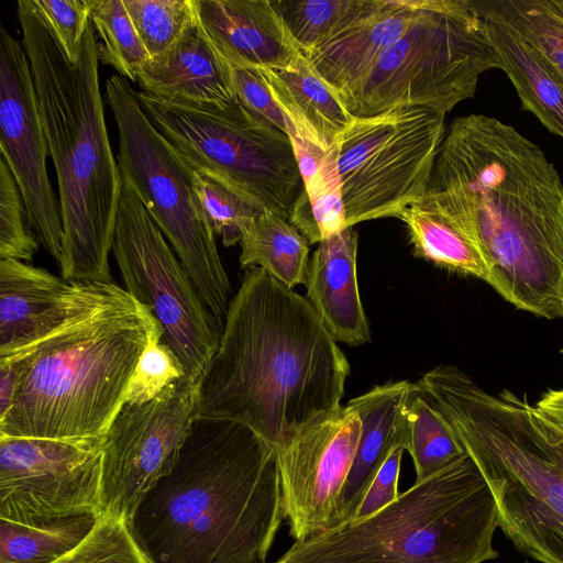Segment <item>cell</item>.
Segmentation results:
<instances>
[{"instance_id":"24","label":"cell","mask_w":563,"mask_h":563,"mask_svg":"<svg viewBox=\"0 0 563 563\" xmlns=\"http://www.w3.org/2000/svg\"><path fill=\"white\" fill-rule=\"evenodd\" d=\"M476 4L500 69L511 80L522 108L563 139V78L512 25L481 1Z\"/></svg>"},{"instance_id":"14","label":"cell","mask_w":563,"mask_h":563,"mask_svg":"<svg viewBox=\"0 0 563 563\" xmlns=\"http://www.w3.org/2000/svg\"><path fill=\"white\" fill-rule=\"evenodd\" d=\"M102 439L0 435V518L36 523L100 516Z\"/></svg>"},{"instance_id":"5","label":"cell","mask_w":563,"mask_h":563,"mask_svg":"<svg viewBox=\"0 0 563 563\" xmlns=\"http://www.w3.org/2000/svg\"><path fill=\"white\" fill-rule=\"evenodd\" d=\"M417 385L486 479L498 529L522 554L563 563V430L526 395L489 394L454 365L437 366Z\"/></svg>"},{"instance_id":"25","label":"cell","mask_w":563,"mask_h":563,"mask_svg":"<svg viewBox=\"0 0 563 563\" xmlns=\"http://www.w3.org/2000/svg\"><path fill=\"white\" fill-rule=\"evenodd\" d=\"M240 245L242 268L260 267L289 288L306 284L309 242L288 219L262 212Z\"/></svg>"},{"instance_id":"16","label":"cell","mask_w":563,"mask_h":563,"mask_svg":"<svg viewBox=\"0 0 563 563\" xmlns=\"http://www.w3.org/2000/svg\"><path fill=\"white\" fill-rule=\"evenodd\" d=\"M0 150L24 200L29 224L57 262L63 252L60 206L48 178L47 143L22 41L0 25Z\"/></svg>"},{"instance_id":"31","label":"cell","mask_w":563,"mask_h":563,"mask_svg":"<svg viewBox=\"0 0 563 563\" xmlns=\"http://www.w3.org/2000/svg\"><path fill=\"white\" fill-rule=\"evenodd\" d=\"M90 22L98 42L99 60L137 82L139 74L150 59L123 0H92Z\"/></svg>"},{"instance_id":"30","label":"cell","mask_w":563,"mask_h":563,"mask_svg":"<svg viewBox=\"0 0 563 563\" xmlns=\"http://www.w3.org/2000/svg\"><path fill=\"white\" fill-rule=\"evenodd\" d=\"M374 0H273L301 53L308 54L355 22Z\"/></svg>"},{"instance_id":"7","label":"cell","mask_w":563,"mask_h":563,"mask_svg":"<svg viewBox=\"0 0 563 563\" xmlns=\"http://www.w3.org/2000/svg\"><path fill=\"white\" fill-rule=\"evenodd\" d=\"M498 509L472 457L415 484L360 520L295 541L279 563H484L499 552L493 540Z\"/></svg>"},{"instance_id":"11","label":"cell","mask_w":563,"mask_h":563,"mask_svg":"<svg viewBox=\"0 0 563 563\" xmlns=\"http://www.w3.org/2000/svg\"><path fill=\"white\" fill-rule=\"evenodd\" d=\"M445 114L422 107L354 117L336 141L347 228L399 217L429 186Z\"/></svg>"},{"instance_id":"27","label":"cell","mask_w":563,"mask_h":563,"mask_svg":"<svg viewBox=\"0 0 563 563\" xmlns=\"http://www.w3.org/2000/svg\"><path fill=\"white\" fill-rule=\"evenodd\" d=\"M404 449L412 457L416 482L453 464L466 454L449 422L412 383L405 408Z\"/></svg>"},{"instance_id":"23","label":"cell","mask_w":563,"mask_h":563,"mask_svg":"<svg viewBox=\"0 0 563 563\" xmlns=\"http://www.w3.org/2000/svg\"><path fill=\"white\" fill-rule=\"evenodd\" d=\"M288 122V134L328 150L354 117L301 53L284 68H258Z\"/></svg>"},{"instance_id":"35","label":"cell","mask_w":563,"mask_h":563,"mask_svg":"<svg viewBox=\"0 0 563 563\" xmlns=\"http://www.w3.org/2000/svg\"><path fill=\"white\" fill-rule=\"evenodd\" d=\"M184 377L178 356L164 340L162 328L151 313L147 344L137 360L122 406L148 402Z\"/></svg>"},{"instance_id":"9","label":"cell","mask_w":563,"mask_h":563,"mask_svg":"<svg viewBox=\"0 0 563 563\" xmlns=\"http://www.w3.org/2000/svg\"><path fill=\"white\" fill-rule=\"evenodd\" d=\"M106 101L118 128L122 180L168 240L223 328L233 296L216 234L196 191L195 169L148 119L129 79L112 75L106 82Z\"/></svg>"},{"instance_id":"42","label":"cell","mask_w":563,"mask_h":563,"mask_svg":"<svg viewBox=\"0 0 563 563\" xmlns=\"http://www.w3.org/2000/svg\"><path fill=\"white\" fill-rule=\"evenodd\" d=\"M534 407L547 420L563 430V388L547 390Z\"/></svg>"},{"instance_id":"26","label":"cell","mask_w":563,"mask_h":563,"mask_svg":"<svg viewBox=\"0 0 563 563\" xmlns=\"http://www.w3.org/2000/svg\"><path fill=\"white\" fill-rule=\"evenodd\" d=\"M406 224L412 253L448 271L488 282L484 257L443 213L422 200L398 217Z\"/></svg>"},{"instance_id":"40","label":"cell","mask_w":563,"mask_h":563,"mask_svg":"<svg viewBox=\"0 0 563 563\" xmlns=\"http://www.w3.org/2000/svg\"><path fill=\"white\" fill-rule=\"evenodd\" d=\"M405 449L395 448L365 490L351 521L366 519L398 498V481ZM350 522V521H349Z\"/></svg>"},{"instance_id":"15","label":"cell","mask_w":563,"mask_h":563,"mask_svg":"<svg viewBox=\"0 0 563 563\" xmlns=\"http://www.w3.org/2000/svg\"><path fill=\"white\" fill-rule=\"evenodd\" d=\"M361 430L356 411L340 406L303 426L276 452L283 516L295 541L335 527Z\"/></svg>"},{"instance_id":"37","label":"cell","mask_w":563,"mask_h":563,"mask_svg":"<svg viewBox=\"0 0 563 563\" xmlns=\"http://www.w3.org/2000/svg\"><path fill=\"white\" fill-rule=\"evenodd\" d=\"M40 241L31 230L21 190L0 158V260L32 261Z\"/></svg>"},{"instance_id":"10","label":"cell","mask_w":563,"mask_h":563,"mask_svg":"<svg viewBox=\"0 0 563 563\" xmlns=\"http://www.w3.org/2000/svg\"><path fill=\"white\" fill-rule=\"evenodd\" d=\"M156 129L196 170L212 174L262 211L289 220L302 180L287 133L238 100L227 108L194 107L137 91Z\"/></svg>"},{"instance_id":"1","label":"cell","mask_w":563,"mask_h":563,"mask_svg":"<svg viewBox=\"0 0 563 563\" xmlns=\"http://www.w3.org/2000/svg\"><path fill=\"white\" fill-rule=\"evenodd\" d=\"M421 200L478 249L505 300L563 319V183L537 144L496 118L459 117Z\"/></svg>"},{"instance_id":"8","label":"cell","mask_w":563,"mask_h":563,"mask_svg":"<svg viewBox=\"0 0 563 563\" xmlns=\"http://www.w3.org/2000/svg\"><path fill=\"white\" fill-rule=\"evenodd\" d=\"M500 68L476 0H421L412 21L338 98L353 117L422 107L443 114Z\"/></svg>"},{"instance_id":"41","label":"cell","mask_w":563,"mask_h":563,"mask_svg":"<svg viewBox=\"0 0 563 563\" xmlns=\"http://www.w3.org/2000/svg\"><path fill=\"white\" fill-rule=\"evenodd\" d=\"M20 371L16 361L0 360V420L12 407L18 391Z\"/></svg>"},{"instance_id":"21","label":"cell","mask_w":563,"mask_h":563,"mask_svg":"<svg viewBox=\"0 0 563 563\" xmlns=\"http://www.w3.org/2000/svg\"><path fill=\"white\" fill-rule=\"evenodd\" d=\"M357 232L347 228L319 242L309 262L307 299L336 342L358 346L369 341L357 273Z\"/></svg>"},{"instance_id":"39","label":"cell","mask_w":563,"mask_h":563,"mask_svg":"<svg viewBox=\"0 0 563 563\" xmlns=\"http://www.w3.org/2000/svg\"><path fill=\"white\" fill-rule=\"evenodd\" d=\"M238 100L255 117L288 134V122L273 99L258 68L232 67Z\"/></svg>"},{"instance_id":"18","label":"cell","mask_w":563,"mask_h":563,"mask_svg":"<svg viewBox=\"0 0 563 563\" xmlns=\"http://www.w3.org/2000/svg\"><path fill=\"white\" fill-rule=\"evenodd\" d=\"M137 82L141 91L180 104L227 108L238 101L232 67L198 14L172 47L145 63Z\"/></svg>"},{"instance_id":"45","label":"cell","mask_w":563,"mask_h":563,"mask_svg":"<svg viewBox=\"0 0 563 563\" xmlns=\"http://www.w3.org/2000/svg\"><path fill=\"white\" fill-rule=\"evenodd\" d=\"M265 563H267V562H265ZM272 563H279V562H278V561H276V562H272Z\"/></svg>"},{"instance_id":"33","label":"cell","mask_w":563,"mask_h":563,"mask_svg":"<svg viewBox=\"0 0 563 563\" xmlns=\"http://www.w3.org/2000/svg\"><path fill=\"white\" fill-rule=\"evenodd\" d=\"M196 191L213 233L224 246L240 243L264 211L219 177L195 169Z\"/></svg>"},{"instance_id":"3","label":"cell","mask_w":563,"mask_h":563,"mask_svg":"<svg viewBox=\"0 0 563 563\" xmlns=\"http://www.w3.org/2000/svg\"><path fill=\"white\" fill-rule=\"evenodd\" d=\"M283 519L276 452L244 424L196 418L131 528L152 563H265Z\"/></svg>"},{"instance_id":"43","label":"cell","mask_w":563,"mask_h":563,"mask_svg":"<svg viewBox=\"0 0 563 563\" xmlns=\"http://www.w3.org/2000/svg\"><path fill=\"white\" fill-rule=\"evenodd\" d=\"M548 3L555 12L563 16V0H548Z\"/></svg>"},{"instance_id":"36","label":"cell","mask_w":563,"mask_h":563,"mask_svg":"<svg viewBox=\"0 0 563 563\" xmlns=\"http://www.w3.org/2000/svg\"><path fill=\"white\" fill-rule=\"evenodd\" d=\"M53 563H152L130 523L100 515L87 537Z\"/></svg>"},{"instance_id":"4","label":"cell","mask_w":563,"mask_h":563,"mask_svg":"<svg viewBox=\"0 0 563 563\" xmlns=\"http://www.w3.org/2000/svg\"><path fill=\"white\" fill-rule=\"evenodd\" d=\"M42 125L56 174L64 239L58 263L67 282L111 283L122 177L112 152L90 22L71 62L32 0L18 1Z\"/></svg>"},{"instance_id":"6","label":"cell","mask_w":563,"mask_h":563,"mask_svg":"<svg viewBox=\"0 0 563 563\" xmlns=\"http://www.w3.org/2000/svg\"><path fill=\"white\" fill-rule=\"evenodd\" d=\"M150 316L126 292L23 355L4 358L16 361L20 378L0 435L102 438L147 344Z\"/></svg>"},{"instance_id":"44","label":"cell","mask_w":563,"mask_h":563,"mask_svg":"<svg viewBox=\"0 0 563 563\" xmlns=\"http://www.w3.org/2000/svg\"><path fill=\"white\" fill-rule=\"evenodd\" d=\"M561 353L563 354V346H562V349H561Z\"/></svg>"},{"instance_id":"46","label":"cell","mask_w":563,"mask_h":563,"mask_svg":"<svg viewBox=\"0 0 563 563\" xmlns=\"http://www.w3.org/2000/svg\"><path fill=\"white\" fill-rule=\"evenodd\" d=\"M525 563H528V562H525Z\"/></svg>"},{"instance_id":"20","label":"cell","mask_w":563,"mask_h":563,"mask_svg":"<svg viewBox=\"0 0 563 563\" xmlns=\"http://www.w3.org/2000/svg\"><path fill=\"white\" fill-rule=\"evenodd\" d=\"M421 0H374L355 22L305 54L339 97L354 86L378 56L406 31Z\"/></svg>"},{"instance_id":"34","label":"cell","mask_w":563,"mask_h":563,"mask_svg":"<svg viewBox=\"0 0 563 563\" xmlns=\"http://www.w3.org/2000/svg\"><path fill=\"white\" fill-rule=\"evenodd\" d=\"M150 58L172 47L196 19V0H123Z\"/></svg>"},{"instance_id":"12","label":"cell","mask_w":563,"mask_h":563,"mask_svg":"<svg viewBox=\"0 0 563 563\" xmlns=\"http://www.w3.org/2000/svg\"><path fill=\"white\" fill-rule=\"evenodd\" d=\"M111 252L125 291L147 308L188 379L199 382L214 355L222 325L143 203L122 180Z\"/></svg>"},{"instance_id":"28","label":"cell","mask_w":563,"mask_h":563,"mask_svg":"<svg viewBox=\"0 0 563 563\" xmlns=\"http://www.w3.org/2000/svg\"><path fill=\"white\" fill-rule=\"evenodd\" d=\"M98 518L79 515L36 523L0 518V563H53L78 545Z\"/></svg>"},{"instance_id":"2","label":"cell","mask_w":563,"mask_h":563,"mask_svg":"<svg viewBox=\"0 0 563 563\" xmlns=\"http://www.w3.org/2000/svg\"><path fill=\"white\" fill-rule=\"evenodd\" d=\"M349 362L308 299L245 269L199 379L196 418L239 422L275 452L341 406Z\"/></svg>"},{"instance_id":"29","label":"cell","mask_w":563,"mask_h":563,"mask_svg":"<svg viewBox=\"0 0 563 563\" xmlns=\"http://www.w3.org/2000/svg\"><path fill=\"white\" fill-rule=\"evenodd\" d=\"M302 186L289 221L309 244L347 229L336 142L329 148L317 173L302 181Z\"/></svg>"},{"instance_id":"13","label":"cell","mask_w":563,"mask_h":563,"mask_svg":"<svg viewBox=\"0 0 563 563\" xmlns=\"http://www.w3.org/2000/svg\"><path fill=\"white\" fill-rule=\"evenodd\" d=\"M199 382L184 377L155 399L124 405L102 439L101 515L130 526L176 465L196 419Z\"/></svg>"},{"instance_id":"32","label":"cell","mask_w":563,"mask_h":563,"mask_svg":"<svg viewBox=\"0 0 563 563\" xmlns=\"http://www.w3.org/2000/svg\"><path fill=\"white\" fill-rule=\"evenodd\" d=\"M512 25L563 78V16L548 0H482Z\"/></svg>"},{"instance_id":"19","label":"cell","mask_w":563,"mask_h":563,"mask_svg":"<svg viewBox=\"0 0 563 563\" xmlns=\"http://www.w3.org/2000/svg\"><path fill=\"white\" fill-rule=\"evenodd\" d=\"M199 21L231 67L284 68L301 54L273 0H196Z\"/></svg>"},{"instance_id":"22","label":"cell","mask_w":563,"mask_h":563,"mask_svg":"<svg viewBox=\"0 0 563 563\" xmlns=\"http://www.w3.org/2000/svg\"><path fill=\"white\" fill-rule=\"evenodd\" d=\"M411 387L412 383L407 380L388 382L349 401L362 421V430L338 501L335 527L351 521L387 456L395 448H404L405 408Z\"/></svg>"},{"instance_id":"38","label":"cell","mask_w":563,"mask_h":563,"mask_svg":"<svg viewBox=\"0 0 563 563\" xmlns=\"http://www.w3.org/2000/svg\"><path fill=\"white\" fill-rule=\"evenodd\" d=\"M59 41L65 54L77 62L90 24L92 0H32Z\"/></svg>"},{"instance_id":"17","label":"cell","mask_w":563,"mask_h":563,"mask_svg":"<svg viewBox=\"0 0 563 563\" xmlns=\"http://www.w3.org/2000/svg\"><path fill=\"white\" fill-rule=\"evenodd\" d=\"M111 283L67 282L16 260H0V358H14L121 298Z\"/></svg>"}]
</instances>
